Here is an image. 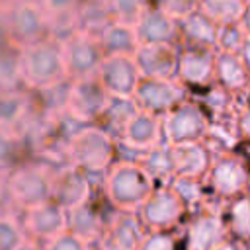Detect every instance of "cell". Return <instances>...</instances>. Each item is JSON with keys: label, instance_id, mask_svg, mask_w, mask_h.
Returning a JSON list of instances; mask_svg holds the SVG:
<instances>
[{"label": "cell", "instance_id": "cell-1", "mask_svg": "<svg viewBox=\"0 0 250 250\" xmlns=\"http://www.w3.org/2000/svg\"><path fill=\"white\" fill-rule=\"evenodd\" d=\"M156 182L135 158H117L100 178V191L117 211H139Z\"/></svg>", "mask_w": 250, "mask_h": 250}, {"label": "cell", "instance_id": "cell-2", "mask_svg": "<svg viewBox=\"0 0 250 250\" xmlns=\"http://www.w3.org/2000/svg\"><path fill=\"white\" fill-rule=\"evenodd\" d=\"M117 160V139L100 123H82L66 146V162L86 172L92 180Z\"/></svg>", "mask_w": 250, "mask_h": 250}, {"label": "cell", "instance_id": "cell-3", "mask_svg": "<svg viewBox=\"0 0 250 250\" xmlns=\"http://www.w3.org/2000/svg\"><path fill=\"white\" fill-rule=\"evenodd\" d=\"M20 76L29 92H39L68 80L62 47L57 37H47L20 49Z\"/></svg>", "mask_w": 250, "mask_h": 250}, {"label": "cell", "instance_id": "cell-4", "mask_svg": "<svg viewBox=\"0 0 250 250\" xmlns=\"http://www.w3.org/2000/svg\"><path fill=\"white\" fill-rule=\"evenodd\" d=\"M55 168L57 166L39 158H27L20 162L4 176V205L12 207L14 211H21L51 199Z\"/></svg>", "mask_w": 250, "mask_h": 250}, {"label": "cell", "instance_id": "cell-5", "mask_svg": "<svg viewBox=\"0 0 250 250\" xmlns=\"http://www.w3.org/2000/svg\"><path fill=\"white\" fill-rule=\"evenodd\" d=\"M137 215L146 230H180L189 209L170 184H156Z\"/></svg>", "mask_w": 250, "mask_h": 250}, {"label": "cell", "instance_id": "cell-6", "mask_svg": "<svg viewBox=\"0 0 250 250\" xmlns=\"http://www.w3.org/2000/svg\"><path fill=\"white\" fill-rule=\"evenodd\" d=\"M205 184L213 197L229 201L232 197L248 193L250 166L234 150L219 152L213 156L211 168L205 176Z\"/></svg>", "mask_w": 250, "mask_h": 250}, {"label": "cell", "instance_id": "cell-7", "mask_svg": "<svg viewBox=\"0 0 250 250\" xmlns=\"http://www.w3.org/2000/svg\"><path fill=\"white\" fill-rule=\"evenodd\" d=\"M109 92L98 74L70 78L64 111L78 123H98L109 104Z\"/></svg>", "mask_w": 250, "mask_h": 250}, {"label": "cell", "instance_id": "cell-8", "mask_svg": "<svg viewBox=\"0 0 250 250\" xmlns=\"http://www.w3.org/2000/svg\"><path fill=\"white\" fill-rule=\"evenodd\" d=\"M209 115L197 100L186 98L162 115V139L168 145L201 141L209 127Z\"/></svg>", "mask_w": 250, "mask_h": 250}, {"label": "cell", "instance_id": "cell-9", "mask_svg": "<svg viewBox=\"0 0 250 250\" xmlns=\"http://www.w3.org/2000/svg\"><path fill=\"white\" fill-rule=\"evenodd\" d=\"M4 23H6L8 41L16 49L51 37V23L39 0L18 2Z\"/></svg>", "mask_w": 250, "mask_h": 250}, {"label": "cell", "instance_id": "cell-10", "mask_svg": "<svg viewBox=\"0 0 250 250\" xmlns=\"http://www.w3.org/2000/svg\"><path fill=\"white\" fill-rule=\"evenodd\" d=\"M180 236L184 250H213L219 242L229 238L223 211H215L207 205L197 207L182 225Z\"/></svg>", "mask_w": 250, "mask_h": 250}, {"label": "cell", "instance_id": "cell-11", "mask_svg": "<svg viewBox=\"0 0 250 250\" xmlns=\"http://www.w3.org/2000/svg\"><path fill=\"white\" fill-rule=\"evenodd\" d=\"M62 47L64 66L68 78H82L98 74V68L105 57L100 37L82 29H74L64 39H59Z\"/></svg>", "mask_w": 250, "mask_h": 250}, {"label": "cell", "instance_id": "cell-12", "mask_svg": "<svg viewBox=\"0 0 250 250\" xmlns=\"http://www.w3.org/2000/svg\"><path fill=\"white\" fill-rule=\"evenodd\" d=\"M133 98L139 107L156 115H164L180 102L189 98V90L178 78H148L141 76Z\"/></svg>", "mask_w": 250, "mask_h": 250}, {"label": "cell", "instance_id": "cell-13", "mask_svg": "<svg viewBox=\"0 0 250 250\" xmlns=\"http://www.w3.org/2000/svg\"><path fill=\"white\" fill-rule=\"evenodd\" d=\"M18 219L25 236L39 244H45L47 240L66 230V209H62L53 199H45L18 211Z\"/></svg>", "mask_w": 250, "mask_h": 250}, {"label": "cell", "instance_id": "cell-14", "mask_svg": "<svg viewBox=\"0 0 250 250\" xmlns=\"http://www.w3.org/2000/svg\"><path fill=\"white\" fill-rule=\"evenodd\" d=\"M215 53L217 49L180 43L176 78L188 90H203L215 82Z\"/></svg>", "mask_w": 250, "mask_h": 250}, {"label": "cell", "instance_id": "cell-15", "mask_svg": "<svg viewBox=\"0 0 250 250\" xmlns=\"http://www.w3.org/2000/svg\"><path fill=\"white\" fill-rule=\"evenodd\" d=\"M113 211L115 209L105 201L100 191V197L92 195L88 201L66 211V230L94 246L100 240Z\"/></svg>", "mask_w": 250, "mask_h": 250}, {"label": "cell", "instance_id": "cell-16", "mask_svg": "<svg viewBox=\"0 0 250 250\" xmlns=\"http://www.w3.org/2000/svg\"><path fill=\"white\" fill-rule=\"evenodd\" d=\"M96 188L92 178L72 164H61L53 172L51 199L62 209H72L94 195Z\"/></svg>", "mask_w": 250, "mask_h": 250}, {"label": "cell", "instance_id": "cell-17", "mask_svg": "<svg viewBox=\"0 0 250 250\" xmlns=\"http://www.w3.org/2000/svg\"><path fill=\"white\" fill-rule=\"evenodd\" d=\"M146 229L143 227L135 211H113L100 240L94 244L96 250H139Z\"/></svg>", "mask_w": 250, "mask_h": 250}, {"label": "cell", "instance_id": "cell-18", "mask_svg": "<svg viewBox=\"0 0 250 250\" xmlns=\"http://www.w3.org/2000/svg\"><path fill=\"white\" fill-rule=\"evenodd\" d=\"M117 143L123 148H127L139 156H141V152L164 143V139H162V115L139 109L121 129Z\"/></svg>", "mask_w": 250, "mask_h": 250}, {"label": "cell", "instance_id": "cell-19", "mask_svg": "<svg viewBox=\"0 0 250 250\" xmlns=\"http://www.w3.org/2000/svg\"><path fill=\"white\" fill-rule=\"evenodd\" d=\"M98 76L109 96H133L141 80V70L133 55H105Z\"/></svg>", "mask_w": 250, "mask_h": 250}, {"label": "cell", "instance_id": "cell-20", "mask_svg": "<svg viewBox=\"0 0 250 250\" xmlns=\"http://www.w3.org/2000/svg\"><path fill=\"white\" fill-rule=\"evenodd\" d=\"M180 45L176 43H141L135 51V62L141 76L176 78Z\"/></svg>", "mask_w": 250, "mask_h": 250}, {"label": "cell", "instance_id": "cell-21", "mask_svg": "<svg viewBox=\"0 0 250 250\" xmlns=\"http://www.w3.org/2000/svg\"><path fill=\"white\" fill-rule=\"evenodd\" d=\"M137 37L141 43H176L180 45V27L178 20L162 12L156 6L146 4L137 23Z\"/></svg>", "mask_w": 250, "mask_h": 250}, {"label": "cell", "instance_id": "cell-22", "mask_svg": "<svg viewBox=\"0 0 250 250\" xmlns=\"http://www.w3.org/2000/svg\"><path fill=\"white\" fill-rule=\"evenodd\" d=\"M170 148H172L176 176H189V178L205 180L215 152L209 148V145L203 139L170 145Z\"/></svg>", "mask_w": 250, "mask_h": 250}, {"label": "cell", "instance_id": "cell-23", "mask_svg": "<svg viewBox=\"0 0 250 250\" xmlns=\"http://www.w3.org/2000/svg\"><path fill=\"white\" fill-rule=\"evenodd\" d=\"M178 27H180V43L217 49L219 23L215 20H211L205 12H201L199 8H195L193 12H189L184 18H180Z\"/></svg>", "mask_w": 250, "mask_h": 250}, {"label": "cell", "instance_id": "cell-24", "mask_svg": "<svg viewBox=\"0 0 250 250\" xmlns=\"http://www.w3.org/2000/svg\"><path fill=\"white\" fill-rule=\"evenodd\" d=\"M250 80V74L238 53H215V82L234 96H240Z\"/></svg>", "mask_w": 250, "mask_h": 250}, {"label": "cell", "instance_id": "cell-25", "mask_svg": "<svg viewBox=\"0 0 250 250\" xmlns=\"http://www.w3.org/2000/svg\"><path fill=\"white\" fill-rule=\"evenodd\" d=\"M98 37L105 55H135L137 47L141 45L135 25L117 20H111Z\"/></svg>", "mask_w": 250, "mask_h": 250}, {"label": "cell", "instance_id": "cell-26", "mask_svg": "<svg viewBox=\"0 0 250 250\" xmlns=\"http://www.w3.org/2000/svg\"><path fill=\"white\" fill-rule=\"evenodd\" d=\"M39 2L49 18L53 37L64 39L76 29V12L80 0H39Z\"/></svg>", "mask_w": 250, "mask_h": 250}, {"label": "cell", "instance_id": "cell-27", "mask_svg": "<svg viewBox=\"0 0 250 250\" xmlns=\"http://www.w3.org/2000/svg\"><path fill=\"white\" fill-rule=\"evenodd\" d=\"M223 217L230 238L236 242H250V193L229 199Z\"/></svg>", "mask_w": 250, "mask_h": 250}, {"label": "cell", "instance_id": "cell-28", "mask_svg": "<svg viewBox=\"0 0 250 250\" xmlns=\"http://www.w3.org/2000/svg\"><path fill=\"white\" fill-rule=\"evenodd\" d=\"M31 158L23 133L20 129L0 127V176H6L20 162Z\"/></svg>", "mask_w": 250, "mask_h": 250}, {"label": "cell", "instance_id": "cell-29", "mask_svg": "<svg viewBox=\"0 0 250 250\" xmlns=\"http://www.w3.org/2000/svg\"><path fill=\"white\" fill-rule=\"evenodd\" d=\"M139 162L145 166V170L150 174V178L156 184H170V180L176 176L172 148L168 143H160V145L141 152Z\"/></svg>", "mask_w": 250, "mask_h": 250}, {"label": "cell", "instance_id": "cell-30", "mask_svg": "<svg viewBox=\"0 0 250 250\" xmlns=\"http://www.w3.org/2000/svg\"><path fill=\"white\" fill-rule=\"evenodd\" d=\"M139 104L133 96H111L109 104L102 115V119L98 121L100 125H104L115 139L119 137L121 129L125 127V123L139 111Z\"/></svg>", "mask_w": 250, "mask_h": 250}, {"label": "cell", "instance_id": "cell-31", "mask_svg": "<svg viewBox=\"0 0 250 250\" xmlns=\"http://www.w3.org/2000/svg\"><path fill=\"white\" fill-rule=\"evenodd\" d=\"M234 98H236L234 94H230L229 90H225L223 86H219L217 82H213L211 86L199 90L197 102H199V104L203 105V109L207 111L209 119H217V117L230 115Z\"/></svg>", "mask_w": 250, "mask_h": 250}, {"label": "cell", "instance_id": "cell-32", "mask_svg": "<svg viewBox=\"0 0 250 250\" xmlns=\"http://www.w3.org/2000/svg\"><path fill=\"white\" fill-rule=\"evenodd\" d=\"M170 186L180 195V199L186 203V207L189 209V213L195 211L197 207L205 205V201H207L209 189H207L205 180L189 178V176H174L170 180Z\"/></svg>", "mask_w": 250, "mask_h": 250}, {"label": "cell", "instance_id": "cell-33", "mask_svg": "<svg viewBox=\"0 0 250 250\" xmlns=\"http://www.w3.org/2000/svg\"><path fill=\"white\" fill-rule=\"evenodd\" d=\"M27 240L18 211L8 205L0 207V250H18Z\"/></svg>", "mask_w": 250, "mask_h": 250}, {"label": "cell", "instance_id": "cell-34", "mask_svg": "<svg viewBox=\"0 0 250 250\" xmlns=\"http://www.w3.org/2000/svg\"><path fill=\"white\" fill-rule=\"evenodd\" d=\"M23 88L20 76V49H0V92H12Z\"/></svg>", "mask_w": 250, "mask_h": 250}, {"label": "cell", "instance_id": "cell-35", "mask_svg": "<svg viewBox=\"0 0 250 250\" xmlns=\"http://www.w3.org/2000/svg\"><path fill=\"white\" fill-rule=\"evenodd\" d=\"M246 0H199V10L205 12L219 25L229 21H238Z\"/></svg>", "mask_w": 250, "mask_h": 250}, {"label": "cell", "instance_id": "cell-36", "mask_svg": "<svg viewBox=\"0 0 250 250\" xmlns=\"http://www.w3.org/2000/svg\"><path fill=\"white\" fill-rule=\"evenodd\" d=\"M105 4L111 20L135 25L146 6V0H105Z\"/></svg>", "mask_w": 250, "mask_h": 250}, {"label": "cell", "instance_id": "cell-37", "mask_svg": "<svg viewBox=\"0 0 250 250\" xmlns=\"http://www.w3.org/2000/svg\"><path fill=\"white\" fill-rule=\"evenodd\" d=\"M246 39V33L240 25V21H229L221 23L217 31V51H229V53H238L242 43Z\"/></svg>", "mask_w": 250, "mask_h": 250}, {"label": "cell", "instance_id": "cell-38", "mask_svg": "<svg viewBox=\"0 0 250 250\" xmlns=\"http://www.w3.org/2000/svg\"><path fill=\"white\" fill-rule=\"evenodd\" d=\"M180 230H146L139 250H178Z\"/></svg>", "mask_w": 250, "mask_h": 250}, {"label": "cell", "instance_id": "cell-39", "mask_svg": "<svg viewBox=\"0 0 250 250\" xmlns=\"http://www.w3.org/2000/svg\"><path fill=\"white\" fill-rule=\"evenodd\" d=\"M45 250H92V244L82 240L80 236L72 234L70 230H64L61 234H57L55 238L47 240L43 244Z\"/></svg>", "mask_w": 250, "mask_h": 250}, {"label": "cell", "instance_id": "cell-40", "mask_svg": "<svg viewBox=\"0 0 250 250\" xmlns=\"http://www.w3.org/2000/svg\"><path fill=\"white\" fill-rule=\"evenodd\" d=\"M146 4L156 6L162 12L170 14L172 18L180 20V18L188 16L189 12H193L199 6V0H146Z\"/></svg>", "mask_w": 250, "mask_h": 250}, {"label": "cell", "instance_id": "cell-41", "mask_svg": "<svg viewBox=\"0 0 250 250\" xmlns=\"http://www.w3.org/2000/svg\"><path fill=\"white\" fill-rule=\"evenodd\" d=\"M236 129L240 133V139L250 143V102L242 111L236 113Z\"/></svg>", "mask_w": 250, "mask_h": 250}, {"label": "cell", "instance_id": "cell-42", "mask_svg": "<svg viewBox=\"0 0 250 250\" xmlns=\"http://www.w3.org/2000/svg\"><path fill=\"white\" fill-rule=\"evenodd\" d=\"M238 55H240V59H242V62H244V66H246L248 74H250V37H246V39H244V43H242V47H240Z\"/></svg>", "mask_w": 250, "mask_h": 250}, {"label": "cell", "instance_id": "cell-43", "mask_svg": "<svg viewBox=\"0 0 250 250\" xmlns=\"http://www.w3.org/2000/svg\"><path fill=\"white\" fill-rule=\"evenodd\" d=\"M240 25H242V29H244V33H246V37H250V2H246L244 4V10H242V14H240Z\"/></svg>", "mask_w": 250, "mask_h": 250}, {"label": "cell", "instance_id": "cell-44", "mask_svg": "<svg viewBox=\"0 0 250 250\" xmlns=\"http://www.w3.org/2000/svg\"><path fill=\"white\" fill-rule=\"evenodd\" d=\"M213 250H242V248H240V242H236L234 238L229 236V238H225L223 242H219Z\"/></svg>", "mask_w": 250, "mask_h": 250}, {"label": "cell", "instance_id": "cell-45", "mask_svg": "<svg viewBox=\"0 0 250 250\" xmlns=\"http://www.w3.org/2000/svg\"><path fill=\"white\" fill-rule=\"evenodd\" d=\"M18 250H45V248H43V244H39V242H35V240H29V238H27V240L18 248Z\"/></svg>", "mask_w": 250, "mask_h": 250}, {"label": "cell", "instance_id": "cell-46", "mask_svg": "<svg viewBox=\"0 0 250 250\" xmlns=\"http://www.w3.org/2000/svg\"><path fill=\"white\" fill-rule=\"evenodd\" d=\"M4 205V176H0V207Z\"/></svg>", "mask_w": 250, "mask_h": 250}, {"label": "cell", "instance_id": "cell-47", "mask_svg": "<svg viewBox=\"0 0 250 250\" xmlns=\"http://www.w3.org/2000/svg\"><path fill=\"white\" fill-rule=\"evenodd\" d=\"M240 248L242 250H250V242H240Z\"/></svg>", "mask_w": 250, "mask_h": 250}, {"label": "cell", "instance_id": "cell-48", "mask_svg": "<svg viewBox=\"0 0 250 250\" xmlns=\"http://www.w3.org/2000/svg\"><path fill=\"white\" fill-rule=\"evenodd\" d=\"M248 193H250V186H248Z\"/></svg>", "mask_w": 250, "mask_h": 250}, {"label": "cell", "instance_id": "cell-49", "mask_svg": "<svg viewBox=\"0 0 250 250\" xmlns=\"http://www.w3.org/2000/svg\"><path fill=\"white\" fill-rule=\"evenodd\" d=\"M246 2H250V0H246Z\"/></svg>", "mask_w": 250, "mask_h": 250}]
</instances>
